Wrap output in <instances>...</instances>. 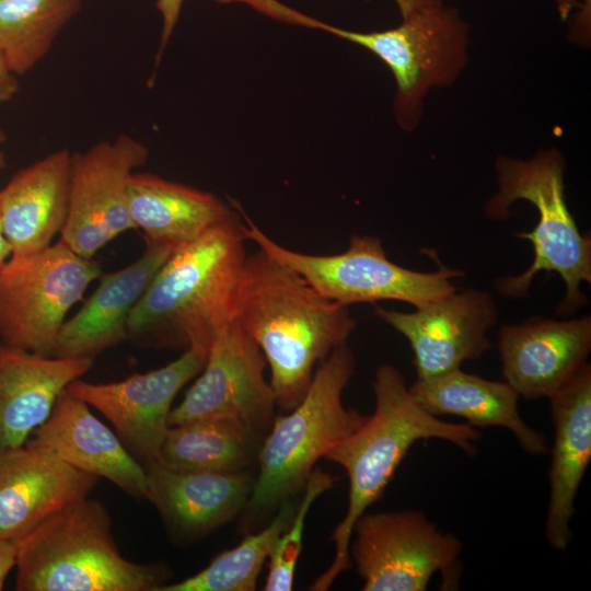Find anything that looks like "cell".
Masks as SVG:
<instances>
[{"label": "cell", "instance_id": "9", "mask_svg": "<svg viewBox=\"0 0 591 591\" xmlns=\"http://www.w3.org/2000/svg\"><path fill=\"white\" fill-rule=\"evenodd\" d=\"M101 267L62 241L40 253L12 258L0 270V337L3 344L53 356L70 309Z\"/></svg>", "mask_w": 591, "mask_h": 591}, {"label": "cell", "instance_id": "36", "mask_svg": "<svg viewBox=\"0 0 591 591\" xmlns=\"http://www.w3.org/2000/svg\"><path fill=\"white\" fill-rule=\"evenodd\" d=\"M7 165L5 154L0 150V170Z\"/></svg>", "mask_w": 591, "mask_h": 591}, {"label": "cell", "instance_id": "29", "mask_svg": "<svg viewBox=\"0 0 591 591\" xmlns=\"http://www.w3.org/2000/svg\"><path fill=\"white\" fill-rule=\"evenodd\" d=\"M184 1L185 0H157L155 2V8L161 15V34L158 53L155 55V67H158L174 33Z\"/></svg>", "mask_w": 591, "mask_h": 591}, {"label": "cell", "instance_id": "6", "mask_svg": "<svg viewBox=\"0 0 591 591\" xmlns=\"http://www.w3.org/2000/svg\"><path fill=\"white\" fill-rule=\"evenodd\" d=\"M356 369L352 350L335 348L314 371L303 398L277 417L258 450L259 471L244 508L248 517L263 515L291 499L315 463L366 419L343 403V393Z\"/></svg>", "mask_w": 591, "mask_h": 591}, {"label": "cell", "instance_id": "10", "mask_svg": "<svg viewBox=\"0 0 591 591\" xmlns=\"http://www.w3.org/2000/svg\"><path fill=\"white\" fill-rule=\"evenodd\" d=\"M462 542L419 510L364 512L349 544L363 591H425L437 571L443 586L460 579Z\"/></svg>", "mask_w": 591, "mask_h": 591}, {"label": "cell", "instance_id": "16", "mask_svg": "<svg viewBox=\"0 0 591 591\" xmlns=\"http://www.w3.org/2000/svg\"><path fill=\"white\" fill-rule=\"evenodd\" d=\"M97 480L30 441L0 451V540L23 536L56 511L88 497Z\"/></svg>", "mask_w": 591, "mask_h": 591}, {"label": "cell", "instance_id": "11", "mask_svg": "<svg viewBox=\"0 0 591 591\" xmlns=\"http://www.w3.org/2000/svg\"><path fill=\"white\" fill-rule=\"evenodd\" d=\"M148 158V147L130 135H119L72 153L69 210L60 241L78 255L92 259L107 243L135 229L128 208V185Z\"/></svg>", "mask_w": 591, "mask_h": 591}, {"label": "cell", "instance_id": "32", "mask_svg": "<svg viewBox=\"0 0 591 591\" xmlns=\"http://www.w3.org/2000/svg\"><path fill=\"white\" fill-rule=\"evenodd\" d=\"M16 547L14 541L0 540V590L10 571L15 567Z\"/></svg>", "mask_w": 591, "mask_h": 591}, {"label": "cell", "instance_id": "35", "mask_svg": "<svg viewBox=\"0 0 591 591\" xmlns=\"http://www.w3.org/2000/svg\"><path fill=\"white\" fill-rule=\"evenodd\" d=\"M11 255V247L4 236L1 218H0V270Z\"/></svg>", "mask_w": 591, "mask_h": 591}, {"label": "cell", "instance_id": "22", "mask_svg": "<svg viewBox=\"0 0 591 591\" xmlns=\"http://www.w3.org/2000/svg\"><path fill=\"white\" fill-rule=\"evenodd\" d=\"M92 366L93 358L42 356L0 343V451L23 445L59 394Z\"/></svg>", "mask_w": 591, "mask_h": 591}, {"label": "cell", "instance_id": "19", "mask_svg": "<svg viewBox=\"0 0 591 591\" xmlns=\"http://www.w3.org/2000/svg\"><path fill=\"white\" fill-rule=\"evenodd\" d=\"M554 442L548 472L549 499L545 536L556 551L567 549L575 500L591 460V366L548 398Z\"/></svg>", "mask_w": 591, "mask_h": 591}, {"label": "cell", "instance_id": "4", "mask_svg": "<svg viewBox=\"0 0 591 591\" xmlns=\"http://www.w3.org/2000/svg\"><path fill=\"white\" fill-rule=\"evenodd\" d=\"M14 543L19 591H157L171 575L162 564L124 557L106 507L89 496L56 511Z\"/></svg>", "mask_w": 591, "mask_h": 591}, {"label": "cell", "instance_id": "31", "mask_svg": "<svg viewBox=\"0 0 591 591\" xmlns=\"http://www.w3.org/2000/svg\"><path fill=\"white\" fill-rule=\"evenodd\" d=\"M19 91L18 76L0 53V106L11 101Z\"/></svg>", "mask_w": 591, "mask_h": 591}, {"label": "cell", "instance_id": "7", "mask_svg": "<svg viewBox=\"0 0 591 591\" xmlns=\"http://www.w3.org/2000/svg\"><path fill=\"white\" fill-rule=\"evenodd\" d=\"M301 24L359 45L389 67L396 83L393 112L405 131L419 125L429 91L454 83L468 61L470 26L444 4L419 10L383 31H350L308 14Z\"/></svg>", "mask_w": 591, "mask_h": 591}, {"label": "cell", "instance_id": "23", "mask_svg": "<svg viewBox=\"0 0 591 591\" xmlns=\"http://www.w3.org/2000/svg\"><path fill=\"white\" fill-rule=\"evenodd\" d=\"M409 391L434 416H457L473 427H502L511 431L529 454L543 455L548 451L545 436L521 417L520 396L508 382L486 380L456 368L417 379Z\"/></svg>", "mask_w": 591, "mask_h": 591}, {"label": "cell", "instance_id": "14", "mask_svg": "<svg viewBox=\"0 0 591 591\" xmlns=\"http://www.w3.org/2000/svg\"><path fill=\"white\" fill-rule=\"evenodd\" d=\"M374 313L407 338L417 379L441 374L483 356L491 348L487 333L497 322L493 296L479 289L455 290L413 312L374 304Z\"/></svg>", "mask_w": 591, "mask_h": 591}, {"label": "cell", "instance_id": "2", "mask_svg": "<svg viewBox=\"0 0 591 591\" xmlns=\"http://www.w3.org/2000/svg\"><path fill=\"white\" fill-rule=\"evenodd\" d=\"M245 241L235 208L231 217L178 247L130 312L127 339L153 348L209 350L234 318Z\"/></svg>", "mask_w": 591, "mask_h": 591}, {"label": "cell", "instance_id": "20", "mask_svg": "<svg viewBox=\"0 0 591 591\" xmlns=\"http://www.w3.org/2000/svg\"><path fill=\"white\" fill-rule=\"evenodd\" d=\"M177 248L166 244H147L135 262L101 275L92 296L63 323L53 356L94 359L127 339L126 324L130 312Z\"/></svg>", "mask_w": 591, "mask_h": 591}, {"label": "cell", "instance_id": "25", "mask_svg": "<svg viewBox=\"0 0 591 591\" xmlns=\"http://www.w3.org/2000/svg\"><path fill=\"white\" fill-rule=\"evenodd\" d=\"M260 436L227 418L171 426L155 461L178 471H243L255 457Z\"/></svg>", "mask_w": 591, "mask_h": 591}, {"label": "cell", "instance_id": "33", "mask_svg": "<svg viewBox=\"0 0 591 591\" xmlns=\"http://www.w3.org/2000/svg\"><path fill=\"white\" fill-rule=\"evenodd\" d=\"M394 1L398 8L402 19H405L419 10L443 4V0H394Z\"/></svg>", "mask_w": 591, "mask_h": 591}, {"label": "cell", "instance_id": "3", "mask_svg": "<svg viewBox=\"0 0 591 591\" xmlns=\"http://www.w3.org/2000/svg\"><path fill=\"white\" fill-rule=\"evenodd\" d=\"M372 387L373 413L324 456L346 471L348 506L331 536L335 545L333 561L313 582L314 591L327 590L340 573L351 568L349 544L356 521L382 497L415 442L441 439L473 456L475 442L482 437L466 422L444 421L427 412L412 395L404 375L392 364L376 368Z\"/></svg>", "mask_w": 591, "mask_h": 591}, {"label": "cell", "instance_id": "27", "mask_svg": "<svg viewBox=\"0 0 591 591\" xmlns=\"http://www.w3.org/2000/svg\"><path fill=\"white\" fill-rule=\"evenodd\" d=\"M296 507L290 499L262 530L246 535L235 547L215 557L210 564L182 581L166 583L157 591H253L265 560L279 534L291 521Z\"/></svg>", "mask_w": 591, "mask_h": 591}, {"label": "cell", "instance_id": "1", "mask_svg": "<svg viewBox=\"0 0 591 591\" xmlns=\"http://www.w3.org/2000/svg\"><path fill=\"white\" fill-rule=\"evenodd\" d=\"M234 320L263 351L276 406L287 412L303 398L315 366L345 345L357 326L347 306L325 299L259 248L246 255Z\"/></svg>", "mask_w": 591, "mask_h": 591}, {"label": "cell", "instance_id": "37", "mask_svg": "<svg viewBox=\"0 0 591 591\" xmlns=\"http://www.w3.org/2000/svg\"><path fill=\"white\" fill-rule=\"evenodd\" d=\"M7 141V134L5 131L0 127V146Z\"/></svg>", "mask_w": 591, "mask_h": 591}, {"label": "cell", "instance_id": "24", "mask_svg": "<svg viewBox=\"0 0 591 591\" xmlns=\"http://www.w3.org/2000/svg\"><path fill=\"white\" fill-rule=\"evenodd\" d=\"M128 208L135 229L142 231L147 244L176 247L193 242L235 212L231 204L211 193L138 172L129 181Z\"/></svg>", "mask_w": 591, "mask_h": 591}, {"label": "cell", "instance_id": "13", "mask_svg": "<svg viewBox=\"0 0 591 591\" xmlns=\"http://www.w3.org/2000/svg\"><path fill=\"white\" fill-rule=\"evenodd\" d=\"M208 350L189 347L174 361L125 380H73L66 390L109 420L127 451L142 465L157 460L170 428L171 406L182 387L202 370Z\"/></svg>", "mask_w": 591, "mask_h": 591}, {"label": "cell", "instance_id": "12", "mask_svg": "<svg viewBox=\"0 0 591 591\" xmlns=\"http://www.w3.org/2000/svg\"><path fill=\"white\" fill-rule=\"evenodd\" d=\"M266 359L233 318L213 338L206 363L183 401L171 409L169 426L204 418H227L263 436L274 418V391L265 378Z\"/></svg>", "mask_w": 591, "mask_h": 591}, {"label": "cell", "instance_id": "5", "mask_svg": "<svg viewBox=\"0 0 591 591\" xmlns=\"http://www.w3.org/2000/svg\"><path fill=\"white\" fill-rule=\"evenodd\" d=\"M566 161L557 149L541 150L528 160L499 155L495 163L497 192L484 206L490 220H506L518 200L532 204L538 215L531 232H519V239L531 241L533 262L518 276L496 278L495 289L505 298L520 299L529 294L540 271L557 273L565 282L564 299L556 315L573 314L588 303L580 290L591 282V237L582 235L565 198Z\"/></svg>", "mask_w": 591, "mask_h": 591}, {"label": "cell", "instance_id": "17", "mask_svg": "<svg viewBox=\"0 0 591 591\" xmlns=\"http://www.w3.org/2000/svg\"><path fill=\"white\" fill-rule=\"evenodd\" d=\"M147 500L178 541L198 540L229 522L246 505L255 477L246 470L189 472L158 461L143 464Z\"/></svg>", "mask_w": 591, "mask_h": 591}, {"label": "cell", "instance_id": "34", "mask_svg": "<svg viewBox=\"0 0 591 591\" xmlns=\"http://www.w3.org/2000/svg\"><path fill=\"white\" fill-rule=\"evenodd\" d=\"M558 14L563 21H566L573 10H578L580 2L578 0H554Z\"/></svg>", "mask_w": 591, "mask_h": 591}, {"label": "cell", "instance_id": "18", "mask_svg": "<svg viewBox=\"0 0 591 591\" xmlns=\"http://www.w3.org/2000/svg\"><path fill=\"white\" fill-rule=\"evenodd\" d=\"M89 407L63 390L30 442L80 471L106 478L136 500L147 499L144 466Z\"/></svg>", "mask_w": 591, "mask_h": 591}, {"label": "cell", "instance_id": "30", "mask_svg": "<svg viewBox=\"0 0 591 591\" xmlns=\"http://www.w3.org/2000/svg\"><path fill=\"white\" fill-rule=\"evenodd\" d=\"M591 39V0H581L580 7L573 15L568 40L577 46L589 48Z\"/></svg>", "mask_w": 591, "mask_h": 591}, {"label": "cell", "instance_id": "21", "mask_svg": "<svg viewBox=\"0 0 591 591\" xmlns=\"http://www.w3.org/2000/svg\"><path fill=\"white\" fill-rule=\"evenodd\" d=\"M72 153L55 150L16 172L0 189V218L12 258L43 252L68 217Z\"/></svg>", "mask_w": 591, "mask_h": 591}, {"label": "cell", "instance_id": "28", "mask_svg": "<svg viewBox=\"0 0 591 591\" xmlns=\"http://www.w3.org/2000/svg\"><path fill=\"white\" fill-rule=\"evenodd\" d=\"M335 480L333 475L320 467H314L309 475L303 487V497L297 505L291 521L276 538L269 553L265 591H290L292 589L294 571L302 549L306 515L316 498L331 489Z\"/></svg>", "mask_w": 591, "mask_h": 591}, {"label": "cell", "instance_id": "15", "mask_svg": "<svg viewBox=\"0 0 591 591\" xmlns=\"http://www.w3.org/2000/svg\"><path fill=\"white\" fill-rule=\"evenodd\" d=\"M591 316L554 320L531 316L503 324L498 333L502 374L526 399L549 398L587 363Z\"/></svg>", "mask_w": 591, "mask_h": 591}, {"label": "cell", "instance_id": "8", "mask_svg": "<svg viewBox=\"0 0 591 591\" xmlns=\"http://www.w3.org/2000/svg\"><path fill=\"white\" fill-rule=\"evenodd\" d=\"M245 240L276 262L299 274L325 299L343 306L395 300L415 308L456 290L452 279L464 273L440 265L436 271L402 267L387 258L380 237L355 234L348 248L335 255H310L289 250L270 239L234 199Z\"/></svg>", "mask_w": 591, "mask_h": 591}, {"label": "cell", "instance_id": "26", "mask_svg": "<svg viewBox=\"0 0 591 591\" xmlns=\"http://www.w3.org/2000/svg\"><path fill=\"white\" fill-rule=\"evenodd\" d=\"M83 0H0V53L16 76L32 70Z\"/></svg>", "mask_w": 591, "mask_h": 591}]
</instances>
